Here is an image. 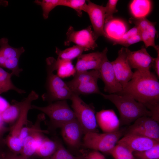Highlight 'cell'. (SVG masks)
<instances>
[{"instance_id":"cell-20","label":"cell","mask_w":159,"mask_h":159,"mask_svg":"<svg viewBox=\"0 0 159 159\" xmlns=\"http://www.w3.org/2000/svg\"><path fill=\"white\" fill-rule=\"evenodd\" d=\"M46 62L50 64L54 71H57V74L61 78L74 75L76 73L75 67L72 61L58 58L56 59L53 57H49L46 59Z\"/></svg>"},{"instance_id":"cell-8","label":"cell","mask_w":159,"mask_h":159,"mask_svg":"<svg viewBox=\"0 0 159 159\" xmlns=\"http://www.w3.org/2000/svg\"><path fill=\"white\" fill-rule=\"evenodd\" d=\"M24 51L23 47H13L9 44L7 38H2L0 39V67L11 70L13 75L19 77L23 71L19 67V59Z\"/></svg>"},{"instance_id":"cell-19","label":"cell","mask_w":159,"mask_h":159,"mask_svg":"<svg viewBox=\"0 0 159 159\" xmlns=\"http://www.w3.org/2000/svg\"><path fill=\"white\" fill-rule=\"evenodd\" d=\"M95 116L97 125L104 133H112L119 129V120L113 110L103 109Z\"/></svg>"},{"instance_id":"cell-7","label":"cell","mask_w":159,"mask_h":159,"mask_svg":"<svg viewBox=\"0 0 159 159\" xmlns=\"http://www.w3.org/2000/svg\"><path fill=\"white\" fill-rule=\"evenodd\" d=\"M71 107L82 129L84 135L89 132H98L95 108L85 102L79 96L73 94L70 99Z\"/></svg>"},{"instance_id":"cell-23","label":"cell","mask_w":159,"mask_h":159,"mask_svg":"<svg viewBox=\"0 0 159 159\" xmlns=\"http://www.w3.org/2000/svg\"><path fill=\"white\" fill-rule=\"evenodd\" d=\"M11 102V104L0 115V118L4 123L13 125L19 117L21 101L12 100Z\"/></svg>"},{"instance_id":"cell-27","label":"cell","mask_w":159,"mask_h":159,"mask_svg":"<svg viewBox=\"0 0 159 159\" xmlns=\"http://www.w3.org/2000/svg\"><path fill=\"white\" fill-rule=\"evenodd\" d=\"M36 132L28 136L25 139L20 155L24 158H30L34 155L37 149Z\"/></svg>"},{"instance_id":"cell-43","label":"cell","mask_w":159,"mask_h":159,"mask_svg":"<svg viewBox=\"0 0 159 159\" xmlns=\"http://www.w3.org/2000/svg\"><path fill=\"white\" fill-rule=\"evenodd\" d=\"M3 1H0V4H4L3 3Z\"/></svg>"},{"instance_id":"cell-22","label":"cell","mask_w":159,"mask_h":159,"mask_svg":"<svg viewBox=\"0 0 159 159\" xmlns=\"http://www.w3.org/2000/svg\"><path fill=\"white\" fill-rule=\"evenodd\" d=\"M151 6L150 0H134L130 3L129 8L133 18H141L146 17L149 14Z\"/></svg>"},{"instance_id":"cell-18","label":"cell","mask_w":159,"mask_h":159,"mask_svg":"<svg viewBox=\"0 0 159 159\" xmlns=\"http://www.w3.org/2000/svg\"><path fill=\"white\" fill-rule=\"evenodd\" d=\"M117 144L125 147L133 153L147 150L159 143L147 137L130 134H125Z\"/></svg>"},{"instance_id":"cell-29","label":"cell","mask_w":159,"mask_h":159,"mask_svg":"<svg viewBox=\"0 0 159 159\" xmlns=\"http://www.w3.org/2000/svg\"><path fill=\"white\" fill-rule=\"evenodd\" d=\"M62 0H36L34 2L41 6L43 11V16L44 19H47L50 12L57 6H61Z\"/></svg>"},{"instance_id":"cell-32","label":"cell","mask_w":159,"mask_h":159,"mask_svg":"<svg viewBox=\"0 0 159 159\" xmlns=\"http://www.w3.org/2000/svg\"><path fill=\"white\" fill-rule=\"evenodd\" d=\"M133 154L138 159H159V143L147 150Z\"/></svg>"},{"instance_id":"cell-4","label":"cell","mask_w":159,"mask_h":159,"mask_svg":"<svg viewBox=\"0 0 159 159\" xmlns=\"http://www.w3.org/2000/svg\"><path fill=\"white\" fill-rule=\"evenodd\" d=\"M101 79L98 70H92L76 72L73 78L66 82L67 86L73 94L79 96L93 94L100 95L97 85V81Z\"/></svg>"},{"instance_id":"cell-33","label":"cell","mask_w":159,"mask_h":159,"mask_svg":"<svg viewBox=\"0 0 159 159\" xmlns=\"http://www.w3.org/2000/svg\"><path fill=\"white\" fill-rule=\"evenodd\" d=\"M86 1L85 0H62L61 6L68 7L75 10L79 17L82 16V11L87 6Z\"/></svg>"},{"instance_id":"cell-24","label":"cell","mask_w":159,"mask_h":159,"mask_svg":"<svg viewBox=\"0 0 159 159\" xmlns=\"http://www.w3.org/2000/svg\"><path fill=\"white\" fill-rule=\"evenodd\" d=\"M59 140L57 138L52 140L46 137L37 149L34 155L43 158L52 155L58 148Z\"/></svg>"},{"instance_id":"cell-44","label":"cell","mask_w":159,"mask_h":159,"mask_svg":"<svg viewBox=\"0 0 159 159\" xmlns=\"http://www.w3.org/2000/svg\"><path fill=\"white\" fill-rule=\"evenodd\" d=\"M81 159H85L84 157H82Z\"/></svg>"},{"instance_id":"cell-28","label":"cell","mask_w":159,"mask_h":159,"mask_svg":"<svg viewBox=\"0 0 159 159\" xmlns=\"http://www.w3.org/2000/svg\"><path fill=\"white\" fill-rule=\"evenodd\" d=\"M86 51L84 48L77 45L61 50L56 47L55 53L59 59L72 61L76 58H77L82 54L83 52Z\"/></svg>"},{"instance_id":"cell-25","label":"cell","mask_w":159,"mask_h":159,"mask_svg":"<svg viewBox=\"0 0 159 159\" xmlns=\"http://www.w3.org/2000/svg\"><path fill=\"white\" fill-rule=\"evenodd\" d=\"M45 119L44 114H39L38 115L34 124L25 126L22 128L19 135L22 147L25 138L30 135L36 132H42L45 134L49 133L48 130H42L41 128V123Z\"/></svg>"},{"instance_id":"cell-45","label":"cell","mask_w":159,"mask_h":159,"mask_svg":"<svg viewBox=\"0 0 159 159\" xmlns=\"http://www.w3.org/2000/svg\"><path fill=\"white\" fill-rule=\"evenodd\" d=\"M136 159H138L136 158Z\"/></svg>"},{"instance_id":"cell-2","label":"cell","mask_w":159,"mask_h":159,"mask_svg":"<svg viewBox=\"0 0 159 159\" xmlns=\"http://www.w3.org/2000/svg\"><path fill=\"white\" fill-rule=\"evenodd\" d=\"M100 95L113 103L120 114V125H129L138 118L143 116L152 117L150 112L132 97L127 95L117 94Z\"/></svg>"},{"instance_id":"cell-17","label":"cell","mask_w":159,"mask_h":159,"mask_svg":"<svg viewBox=\"0 0 159 159\" xmlns=\"http://www.w3.org/2000/svg\"><path fill=\"white\" fill-rule=\"evenodd\" d=\"M107 51L106 47L101 52L98 51L81 54L77 58L75 67L76 72L89 70H98L102 62L107 57Z\"/></svg>"},{"instance_id":"cell-9","label":"cell","mask_w":159,"mask_h":159,"mask_svg":"<svg viewBox=\"0 0 159 159\" xmlns=\"http://www.w3.org/2000/svg\"><path fill=\"white\" fill-rule=\"evenodd\" d=\"M158 122L151 117L143 116L137 119L130 126L125 134L143 136L159 142Z\"/></svg>"},{"instance_id":"cell-21","label":"cell","mask_w":159,"mask_h":159,"mask_svg":"<svg viewBox=\"0 0 159 159\" xmlns=\"http://www.w3.org/2000/svg\"><path fill=\"white\" fill-rule=\"evenodd\" d=\"M105 37L113 42L118 39L127 32V26L122 21L112 19L105 24Z\"/></svg>"},{"instance_id":"cell-38","label":"cell","mask_w":159,"mask_h":159,"mask_svg":"<svg viewBox=\"0 0 159 159\" xmlns=\"http://www.w3.org/2000/svg\"><path fill=\"white\" fill-rule=\"evenodd\" d=\"M84 158L85 159H106L99 151L94 150L89 152Z\"/></svg>"},{"instance_id":"cell-13","label":"cell","mask_w":159,"mask_h":159,"mask_svg":"<svg viewBox=\"0 0 159 159\" xmlns=\"http://www.w3.org/2000/svg\"><path fill=\"white\" fill-rule=\"evenodd\" d=\"M98 71L104 84L105 92L109 94H118L122 91V87L117 79L111 62L107 57L102 62Z\"/></svg>"},{"instance_id":"cell-5","label":"cell","mask_w":159,"mask_h":159,"mask_svg":"<svg viewBox=\"0 0 159 159\" xmlns=\"http://www.w3.org/2000/svg\"><path fill=\"white\" fill-rule=\"evenodd\" d=\"M125 133L123 129L110 133L89 132L84 135L81 145L85 148L109 154Z\"/></svg>"},{"instance_id":"cell-3","label":"cell","mask_w":159,"mask_h":159,"mask_svg":"<svg viewBox=\"0 0 159 159\" xmlns=\"http://www.w3.org/2000/svg\"><path fill=\"white\" fill-rule=\"evenodd\" d=\"M31 108L42 112L49 117V120L47 125L50 130L61 128L67 123L77 119L74 111L66 100L55 101L44 107L32 105Z\"/></svg>"},{"instance_id":"cell-30","label":"cell","mask_w":159,"mask_h":159,"mask_svg":"<svg viewBox=\"0 0 159 159\" xmlns=\"http://www.w3.org/2000/svg\"><path fill=\"white\" fill-rule=\"evenodd\" d=\"M82 157L73 155L65 149L59 140L58 147L55 152L50 156L42 159H81Z\"/></svg>"},{"instance_id":"cell-11","label":"cell","mask_w":159,"mask_h":159,"mask_svg":"<svg viewBox=\"0 0 159 159\" xmlns=\"http://www.w3.org/2000/svg\"><path fill=\"white\" fill-rule=\"evenodd\" d=\"M111 62L117 79L123 89L133 74L128 61L126 48H122L119 50L117 57Z\"/></svg>"},{"instance_id":"cell-37","label":"cell","mask_w":159,"mask_h":159,"mask_svg":"<svg viewBox=\"0 0 159 159\" xmlns=\"http://www.w3.org/2000/svg\"><path fill=\"white\" fill-rule=\"evenodd\" d=\"M147 29L140 31V36L141 41L143 42L146 48L151 46L153 47L155 49L158 45H156L155 42L152 41Z\"/></svg>"},{"instance_id":"cell-42","label":"cell","mask_w":159,"mask_h":159,"mask_svg":"<svg viewBox=\"0 0 159 159\" xmlns=\"http://www.w3.org/2000/svg\"><path fill=\"white\" fill-rule=\"evenodd\" d=\"M4 143L2 140H1L0 141V152L2 149V146L3 145Z\"/></svg>"},{"instance_id":"cell-40","label":"cell","mask_w":159,"mask_h":159,"mask_svg":"<svg viewBox=\"0 0 159 159\" xmlns=\"http://www.w3.org/2000/svg\"><path fill=\"white\" fill-rule=\"evenodd\" d=\"M10 105L5 99L0 96V115Z\"/></svg>"},{"instance_id":"cell-31","label":"cell","mask_w":159,"mask_h":159,"mask_svg":"<svg viewBox=\"0 0 159 159\" xmlns=\"http://www.w3.org/2000/svg\"><path fill=\"white\" fill-rule=\"evenodd\" d=\"M115 159H136L130 152L125 147L117 144L110 152Z\"/></svg>"},{"instance_id":"cell-35","label":"cell","mask_w":159,"mask_h":159,"mask_svg":"<svg viewBox=\"0 0 159 159\" xmlns=\"http://www.w3.org/2000/svg\"><path fill=\"white\" fill-rule=\"evenodd\" d=\"M129 21L130 23L134 24L140 31L147 29L151 23L146 17L141 18L132 17L129 19Z\"/></svg>"},{"instance_id":"cell-1","label":"cell","mask_w":159,"mask_h":159,"mask_svg":"<svg viewBox=\"0 0 159 159\" xmlns=\"http://www.w3.org/2000/svg\"><path fill=\"white\" fill-rule=\"evenodd\" d=\"M118 95L132 97L149 110L151 117L159 122V82L154 73L136 70L132 79Z\"/></svg>"},{"instance_id":"cell-15","label":"cell","mask_w":159,"mask_h":159,"mask_svg":"<svg viewBox=\"0 0 159 159\" xmlns=\"http://www.w3.org/2000/svg\"><path fill=\"white\" fill-rule=\"evenodd\" d=\"M61 134L65 142L70 148L78 149L82 145V129L77 119L64 124L60 128Z\"/></svg>"},{"instance_id":"cell-41","label":"cell","mask_w":159,"mask_h":159,"mask_svg":"<svg viewBox=\"0 0 159 159\" xmlns=\"http://www.w3.org/2000/svg\"><path fill=\"white\" fill-rule=\"evenodd\" d=\"M9 127H7L4 125L0 118V141L3 139L4 135L7 132H9Z\"/></svg>"},{"instance_id":"cell-36","label":"cell","mask_w":159,"mask_h":159,"mask_svg":"<svg viewBox=\"0 0 159 159\" xmlns=\"http://www.w3.org/2000/svg\"><path fill=\"white\" fill-rule=\"evenodd\" d=\"M0 159H34L32 158H24L20 155L15 154L8 148H6V145L4 144L0 152Z\"/></svg>"},{"instance_id":"cell-34","label":"cell","mask_w":159,"mask_h":159,"mask_svg":"<svg viewBox=\"0 0 159 159\" xmlns=\"http://www.w3.org/2000/svg\"><path fill=\"white\" fill-rule=\"evenodd\" d=\"M118 0H109L105 6V24L113 19V14L117 12L116 5Z\"/></svg>"},{"instance_id":"cell-26","label":"cell","mask_w":159,"mask_h":159,"mask_svg":"<svg viewBox=\"0 0 159 159\" xmlns=\"http://www.w3.org/2000/svg\"><path fill=\"white\" fill-rule=\"evenodd\" d=\"M13 75L12 72L8 73L0 67V94L12 90L20 94L26 92L24 90L16 87L12 83L11 77Z\"/></svg>"},{"instance_id":"cell-39","label":"cell","mask_w":159,"mask_h":159,"mask_svg":"<svg viewBox=\"0 0 159 159\" xmlns=\"http://www.w3.org/2000/svg\"><path fill=\"white\" fill-rule=\"evenodd\" d=\"M157 51V55L155 59L153 65V67L155 71V72L156 76L158 78L159 77V48L158 46L157 48L155 49Z\"/></svg>"},{"instance_id":"cell-12","label":"cell","mask_w":159,"mask_h":159,"mask_svg":"<svg viewBox=\"0 0 159 159\" xmlns=\"http://www.w3.org/2000/svg\"><path fill=\"white\" fill-rule=\"evenodd\" d=\"M87 1V3L84 11L87 13L89 17L96 40L100 36L105 37L104 31L105 7L96 4L89 0Z\"/></svg>"},{"instance_id":"cell-16","label":"cell","mask_w":159,"mask_h":159,"mask_svg":"<svg viewBox=\"0 0 159 159\" xmlns=\"http://www.w3.org/2000/svg\"><path fill=\"white\" fill-rule=\"evenodd\" d=\"M38 98V94L34 91L32 90L27 97L21 101L19 117L15 123L9 127V135L19 138V135L22 128L25 126L31 125V122L27 119L28 113L29 110L32 109V101Z\"/></svg>"},{"instance_id":"cell-6","label":"cell","mask_w":159,"mask_h":159,"mask_svg":"<svg viewBox=\"0 0 159 159\" xmlns=\"http://www.w3.org/2000/svg\"><path fill=\"white\" fill-rule=\"evenodd\" d=\"M47 92L42 95L43 100L49 104L57 101L70 100L73 93L66 82L57 74H54L55 71L48 64H47Z\"/></svg>"},{"instance_id":"cell-10","label":"cell","mask_w":159,"mask_h":159,"mask_svg":"<svg viewBox=\"0 0 159 159\" xmlns=\"http://www.w3.org/2000/svg\"><path fill=\"white\" fill-rule=\"evenodd\" d=\"M92 27L90 25L85 29L76 31L70 26L66 33L67 39L64 42V45L68 46L73 42L84 48L86 51L94 49L97 45Z\"/></svg>"},{"instance_id":"cell-14","label":"cell","mask_w":159,"mask_h":159,"mask_svg":"<svg viewBox=\"0 0 159 159\" xmlns=\"http://www.w3.org/2000/svg\"><path fill=\"white\" fill-rule=\"evenodd\" d=\"M129 64L132 69L141 72H148L154 65L155 58L151 57L144 47L136 51H131L126 48Z\"/></svg>"}]
</instances>
